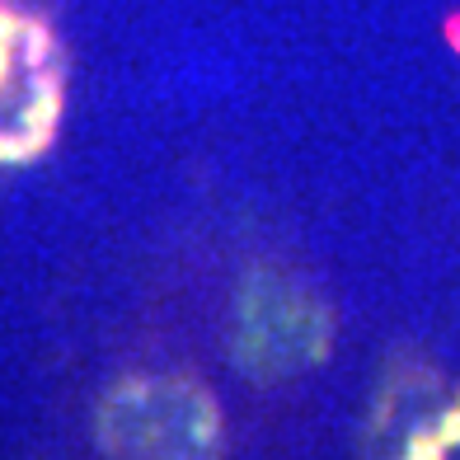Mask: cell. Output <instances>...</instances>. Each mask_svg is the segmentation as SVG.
Masks as SVG:
<instances>
[{"label":"cell","mask_w":460,"mask_h":460,"mask_svg":"<svg viewBox=\"0 0 460 460\" xmlns=\"http://www.w3.org/2000/svg\"><path fill=\"white\" fill-rule=\"evenodd\" d=\"M376 447L390 460H447V451L460 447V390L442 394L432 423H376Z\"/></svg>","instance_id":"4"},{"label":"cell","mask_w":460,"mask_h":460,"mask_svg":"<svg viewBox=\"0 0 460 460\" xmlns=\"http://www.w3.org/2000/svg\"><path fill=\"white\" fill-rule=\"evenodd\" d=\"M329 352V320L324 310L282 282H254L240 301V339L235 358L259 381H287L315 367Z\"/></svg>","instance_id":"3"},{"label":"cell","mask_w":460,"mask_h":460,"mask_svg":"<svg viewBox=\"0 0 460 460\" xmlns=\"http://www.w3.org/2000/svg\"><path fill=\"white\" fill-rule=\"evenodd\" d=\"M94 428L109 460H221V409L188 376L141 371L118 381Z\"/></svg>","instance_id":"1"},{"label":"cell","mask_w":460,"mask_h":460,"mask_svg":"<svg viewBox=\"0 0 460 460\" xmlns=\"http://www.w3.org/2000/svg\"><path fill=\"white\" fill-rule=\"evenodd\" d=\"M66 71L57 38L33 14L0 0V164H19L48 151L61 122Z\"/></svg>","instance_id":"2"}]
</instances>
